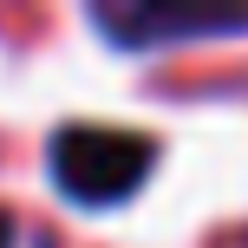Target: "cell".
I'll return each mask as SVG.
<instances>
[{
  "label": "cell",
  "instance_id": "obj_1",
  "mask_svg": "<svg viewBox=\"0 0 248 248\" xmlns=\"http://www.w3.org/2000/svg\"><path fill=\"white\" fill-rule=\"evenodd\" d=\"M157 170V137L118 124H59L46 144V176L78 209H118Z\"/></svg>",
  "mask_w": 248,
  "mask_h": 248
},
{
  "label": "cell",
  "instance_id": "obj_2",
  "mask_svg": "<svg viewBox=\"0 0 248 248\" xmlns=\"http://www.w3.org/2000/svg\"><path fill=\"white\" fill-rule=\"evenodd\" d=\"M92 26L118 52H163L176 39H235V33H248V7H157V0H124V7H92Z\"/></svg>",
  "mask_w": 248,
  "mask_h": 248
},
{
  "label": "cell",
  "instance_id": "obj_3",
  "mask_svg": "<svg viewBox=\"0 0 248 248\" xmlns=\"http://www.w3.org/2000/svg\"><path fill=\"white\" fill-rule=\"evenodd\" d=\"M0 248H13V216L0 209Z\"/></svg>",
  "mask_w": 248,
  "mask_h": 248
}]
</instances>
